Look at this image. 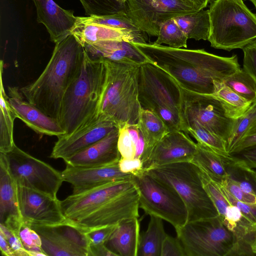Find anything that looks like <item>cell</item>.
I'll return each mask as SVG.
<instances>
[{
  "label": "cell",
  "instance_id": "cell-45",
  "mask_svg": "<svg viewBox=\"0 0 256 256\" xmlns=\"http://www.w3.org/2000/svg\"><path fill=\"white\" fill-rule=\"evenodd\" d=\"M220 184L224 186L238 200L247 204L256 206V195L243 191L228 178L222 180Z\"/></svg>",
  "mask_w": 256,
  "mask_h": 256
},
{
  "label": "cell",
  "instance_id": "cell-3",
  "mask_svg": "<svg viewBox=\"0 0 256 256\" xmlns=\"http://www.w3.org/2000/svg\"><path fill=\"white\" fill-rule=\"evenodd\" d=\"M106 73L102 58H91L85 50L79 74L64 96L59 124L68 135L97 117Z\"/></svg>",
  "mask_w": 256,
  "mask_h": 256
},
{
  "label": "cell",
  "instance_id": "cell-11",
  "mask_svg": "<svg viewBox=\"0 0 256 256\" xmlns=\"http://www.w3.org/2000/svg\"><path fill=\"white\" fill-rule=\"evenodd\" d=\"M200 170L203 186L213 202L218 216L234 236L236 244L232 256H253L250 244L256 233V224L228 200L216 182Z\"/></svg>",
  "mask_w": 256,
  "mask_h": 256
},
{
  "label": "cell",
  "instance_id": "cell-52",
  "mask_svg": "<svg viewBox=\"0 0 256 256\" xmlns=\"http://www.w3.org/2000/svg\"><path fill=\"white\" fill-rule=\"evenodd\" d=\"M0 249L2 256H16L14 251L7 240L1 232H0Z\"/></svg>",
  "mask_w": 256,
  "mask_h": 256
},
{
  "label": "cell",
  "instance_id": "cell-25",
  "mask_svg": "<svg viewBox=\"0 0 256 256\" xmlns=\"http://www.w3.org/2000/svg\"><path fill=\"white\" fill-rule=\"evenodd\" d=\"M92 58L140 64L151 62L134 44L124 40H107L84 47Z\"/></svg>",
  "mask_w": 256,
  "mask_h": 256
},
{
  "label": "cell",
  "instance_id": "cell-41",
  "mask_svg": "<svg viewBox=\"0 0 256 256\" xmlns=\"http://www.w3.org/2000/svg\"><path fill=\"white\" fill-rule=\"evenodd\" d=\"M118 147L122 158L127 159L135 158L136 144L129 133L127 124L119 128Z\"/></svg>",
  "mask_w": 256,
  "mask_h": 256
},
{
  "label": "cell",
  "instance_id": "cell-28",
  "mask_svg": "<svg viewBox=\"0 0 256 256\" xmlns=\"http://www.w3.org/2000/svg\"><path fill=\"white\" fill-rule=\"evenodd\" d=\"M196 144L197 151L190 162L216 182L220 183L227 178V164L230 155H221L199 143Z\"/></svg>",
  "mask_w": 256,
  "mask_h": 256
},
{
  "label": "cell",
  "instance_id": "cell-10",
  "mask_svg": "<svg viewBox=\"0 0 256 256\" xmlns=\"http://www.w3.org/2000/svg\"><path fill=\"white\" fill-rule=\"evenodd\" d=\"M6 154L10 173L17 186L57 198V193L64 182L62 172L26 153L16 144Z\"/></svg>",
  "mask_w": 256,
  "mask_h": 256
},
{
  "label": "cell",
  "instance_id": "cell-42",
  "mask_svg": "<svg viewBox=\"0 0 256 256\" xmlns=\"http://www.w3.org/2000/svg\"><path fill=\"white\" fill-rule=\"evenodd\" d=\"M117 224L98 227L85 230L89 241L90 248L106 245Z\"/></svg>",
  "mask_w": 256,
  "mask_h": 256
},
{
  "label": "cell",
  "instance_id": "cell-51",
  "mask_svg": "<svg viewBox=\"0 0 256 256\" xmlns=\"http://www.w3.org/2000/svg\"><path fill=\"white\" fill-rule=\"evenodd\" d=\"M90 256H117L106 245L90 248Z\"/></svg>",
  "mask_w": 256,
  "mask_h": 256
},
{
  "label": "cell",
  "instance_id": "cell-49",
  "mask_svg": "<svg viewBox=\"0 0 256 256\" xmlns=\"http://www.w3.org/2000/svg\"><path fill=\"white\" fill-rule=\"evenodd\" d=\"M256 144V120L229 153L237 152Z\"/></svg>",
  "mask_w": 256,
  "mask_h": 256
},
{
  "label": "cell",
  "instance_id": "cell-31",
  "mask_svg": "<svg viewBox=\"0 0 256 256\" xmlns=\"http://www.w3.org/2000/svg\"><path fill=\"white\" fill-rule=\"evenodd\" d=\"M137 124L144 142V148L141 157L142 161L154 146L169 131L165 124L157 115L142 108Z\"/></svg>",
  "mask_w": 256,
  "mask_h": 256
},
{
  "label": "cell",
  "instance_id": "cell-22",
  "mask_svg": "<svg viewBox=\"0 0 256 256\" xmlns=\"http://www.w3.org/2000/svg\"><path fill=\"white\" fill-rule=\"evenodd\" d=\"M119 128L87 148L64 160L66 164L78 167H98L118 162L122 156L118 147Z\"/></svg>",
  "mask_w": 256,
  "mask_h": 256
},
{
  "label": "cell",
  "instance_id": "cell-48",
  "mask_svg": "<svg viewBox=\"0 0 256 256\" xmlns=\"http://www.w3.org/2000/svg\"><path fill=\"white\" fill-rule=\"evenodd\" d=\"M229 154L242 164L250 168H256V144Z\"/></svg>",
  "mask_w": 256,
  "mask_h": 256
},
{
  "label": "cell",
  "instance_id": "cell-34",
  "mask_svg": "<svg viewBox=\"0 0 256 256\" xmlns=\"http://www.w3.org/2000/svg\"><path fill=\"white\" fill-rule=\"evenodd\" d=\"M188 38L196 40H208L210 32L208 10L204 9L196 12L174 18Z\"/></svg>",
  "mask_w": 256,
  "mask_h": 256
},
{
  "label": "cell",
  "instance_id": "cell-32",
  "mask_svg": "<svg viewBox=\"0 0 256 256\" xmlns=\"http://www.w3.org/2000/svg\"><path fill=\"white\" fill-rule=\"evenodd\" d=\"M162 219L150 215L146 230L140 236L137 256H160L166 236Z\"/></svg>",
  "mask_w": 256,
  "mask_h": 256
},
{
  "label": "cell",
  "instance_id": "cell-55",
  "mask_svg": "<svg viewBox=\"0 0 256 256\" xmlns=\"http://www.w3.org/2000/svg\"><path fill=\"white\" fill-rule=\"evenodd\" d=\"M250 0V2H251L252 4L254 5L255 8H256V0Z\"/></svg>",
  "mask_w": 256,
  "mask_h": 256
},
{
  "label": "cell",
  "instance_id": "cell-37",
  "mask_svg": "<svg viewBox=\"0 0 256 256\" xmlns=\"http://www.w3.org/2000/svg\"><path fill=\"white\" fill-rule=\"evenodd\" d=\"M157 37L154 42L155 44H166L174 48L187 47L188 38L174 18L168 20L162 24Z\"/></svg>",
  "mask_w": 256,
  "mask_h": 256
},
{
  "label": "cell",
  "instance_id": "cell-23",
  "mask_svg": "<svg viewBox=\"0 0 256 256\" xmlns=\"http://www.w3.org/2000/svg\"><path fill=\"white\" fill-rule=\"evenodd\" d=\"M22 222L17 184L10 173L6 154L0 152V224L19 234Z\"/></svg>",
  "mask_w": 256,
  "mask_h": 256
},
{
  "label": "cell",
  "instance_id": "cell-21",
  "mask_svg": "<svg viewBox=\"0 0 256 256\" xmlns=\"http://www.w3.org/2000/svg\"><path fill=\"white\" fill-rule=\"evenodd\" d=\"M8 100L16 118L36 132L58 137L65 131L56 120L27 100L16 86H8Z\"/></svg>",
  "mask_w": 256,
  "mask_h": 256
},
{
  "label": "cell",
  "instance_id": "cell-2",
  "mask_svg": "<svg viewBox=\"0 0 256 256\" xmlns=\"http://www.w3.org/2000/svg\"><path fill=\"white\" fill-rule=\"evenodd\" d=\"M84 52L75 36L68 35L56 44L49 62L38 78L20 88L27 100L58 123L64 96L80 74Z\"/></svg>",
  "mask_w": 256,
  "mask_h": 256
},
{
  "label": "cell",
  "instance_id": "cell-39",
  "mask_svg": "<svg viewBox=\"0 0 256 256\" xmlns=\"http://www.w3.org/2000/svg\"><path fill=\"white\" fill-rule=\"evenodd\" d=\"M256 120V102L252 103L241 116L234 120L230 134L226 143V148L228 154Z\"/></svg>",
  "mask_w": 256,
  "mask_h": 256
},
{
  "label": "cell",
  "instance_id": "cell-33",
  "mask_svg": "<svg viewBox=\"0 0 256 256\" xmlns=\"http://www.w3.org/2000/svg\"><path fill=\"white\" fill-rule=\"evenodd\" d=\"M212 95L221 104L226 116L235 120L241 116L252 103L242 98L223 81L214 80Z\"/></svg>",
  "mask_w": 256,
  "mask_h": 256
},
{
  "label": "cell",
  "instance_id": "cell-18",
  "mask_svg": "<svg viewBox=\"0 0 256 256\" xmlns=\"http://www.w3.org/2000/svg\"><path fill=\"white\" fill-rule=\"evenodd\" d=\"M118 126L97 116L68 135L58 137L50 157L64 160L87 148L106 136Z\"/></svg>",
  "mask_w": 256,
  "mask_h": 256
},
{
  "label": "cell",
  "instance_id": "cell-54",
  "mask_svg": "<svg viewBox=\"0 0 256 256\" xmlns=\"http://www.w3.org/2000/svg\"><path fill=\"white\" fill-rule=\"evenodd\" d=\"M250 249L254 255H256V231L254 238L250 244Z\"/></svg>",
  "mask_w": 256,
  "mask_h": 256
},
{
  "label": "cell",
  "instance_id": "cell-5",
  "mask_svg": "<svg viewBox=\"0 0 256 256\" xmlns=\"http://www.w3.org/2000/svg\"><path fill=\"white\" fill-rule=\"evenodd\" d=\"M138 90L142 108L157 115L169 132L182 131V88L171 76L152 62L140 64Z\"/></svg>",
  "mask_w": 256,
  "mask_h": 256
},
{
  "label": "cell",
  "instance_id": "cell-17",
  "mask_svg": "<svg viewBox=\"0 0 256 256\" xmlns=\"http://www.w3.org/2000/svg\"><path fill=\"white\" fill-rule=\"evenodd\" d=\"M18 205L24 222L52 225L67 221L58 198L17 186Z\"/></svg>",
  "mask_w": 256,
  "mask_h": 256
},
{
  "label": "cell",
  "instance_id": "cell-43",
  "mask_svg": "<svg viewBox=\"0 0 256 256\" xmlns=\"http://www.w3.org/2000/svg\"><path fill=\"white\" fill-rule=\"evenodd\" d=\"M243 69L246 70L256 82V40L244 46Z\"/></svg>",
  "mask_w": 256,
  "mask_h": 256
},
{
  "label": "cell",
  "instance_id": "cell-44",
  "mask_svg": "<svg viewBox=\"0 0 256 256\" xmlns=\"http://www.w3.org/2000/svg\"><path fill=\"white\" fill-rule=\"evenodd\" d=\"M217 184L228 200L236 206L252 222L256 224V206L247 204L238 200L224 186L220 183Z\"/></svg>",
  "mask_w": 256,
  "mask_h": 256
},
{
  "label": "cell",
  "instance_id": "cell-40",
  "mask_svg": "<svg viewBox=\"0 0 256 256\" xmlns=\"http://www.w3.org/2000/svg\"><path fill=\"white\" fill-rule=\"evenodd\" d=\"M19 236L30 256H46L42 248V242L39 234L28 224L23 222Z\"/></svg>",
  "mask_w": 256,
  "mask_h": 256
},
{
  "label": "cell",
  "instance_id": "cell-14",
  "mask_svg": "<svg viewBox=\"0 0 256 256\" xmlns=\"http://www.w3.org/2000/svg\"><path fill=\"white\" fill-rule=\"evenodd\" d=\"M27 224L39 234L46 256H90L85 231L73 223L67 220L52 225Z\"/></svg>",
  "mask_w": 256,
  "mask_h": 256
},
{
  "label": "cell",
  "instance_id": "cell-53",
  "mask_svg": "<svg viewBox=\"0 0 256 256\" xmlns=\"http://www.w3.org/2000/svg\"><path fill=\"white\" fill-rule=\"evenodd\" d=\"M196 8L198 10L206 8L212 0H184Z\"/></svg>",
  "mask_w": 256,
  "mask_h": 256
},
{
  "label": "cell",
  "instance_id": "cell-56",
  "mask_svg": "<svg viewBox=\"0 0 256 256\" xmlns=\"http://www.w3.org/2000/svg\"><path fill=\"white\" fill-rule=\"evenodd\" d=\"M254 171H255L256 174V168L254 169Z\"/></svg>",
  "mask_w": 256,
  "mask_h": 256
},
{
  "label": "cell",
  "instance_id": "cell-46",
  "mask_svg": "<svg viewBox=\"0 0 256 256\" xmlns=\"http://www.w3.org/2000/svg\"><path fill=\"white\" fill-rule=\"evenodd\" d=\"M160 256H186V254L178 238L167 235L162 244Z\"/></svg>",
  "mask_w": 256,
  "mask_h": 256
},
{
  "label": "cell",
  "instance_id": "cell-6",
  "mask_svg": "<svg viewBox=\"0 0 256 256\" xmlns=\"http://www.w3.org/2000/svg\"><path fill=\"white\" fill-rule=\"evenodd\" d=\"M208 10L212 47L230 52L256 40V14L243 0H212Z\"/></svg>",
  "mask_w": 256,
  "mask_h": 256
},
{
  "label": "cell",
  "instance_id": "cell-9",
  "mask_svg": "<svg viewBox=\"0 0 256 256\" xmlns=\"http://www.w3.org/2000/svg\"><path fill=\"white\" fill-rule=\"evenodd\" d=\"M176 231L186 256H232L236 240L218 216L187 222Z\"/></svg>",
  "mask_w": 256,
  "mask_h": 256
},
{
  "label": "cell",
  "instance_id": "cell-30",
  "mask_svg": "<svg viewBox=\"0 0 256 256\" xmlns=\"http://www.w3.org/2000/svg\"><path fill=\"white\" fill-rule=\"evenodd\" d=\"M84 21L95 23L122 31L134 43H146L145 32L140 30L128 16L126 11L114 14L81 17Z\"/></svg>",
  "mask_w": 256,
  "mask_h": 256
},
{
  "label": "cell",
  "instance_id": "cell-19",
  "mask_svg": "<svg viewBox=\"0 0 256 256\" xmlns=\"http://www.w3.org/2000/svg\"><path fill=\"white\" fill-rule=\"evenodd\" d=\"M196 151V143L184 132H169L154 146L142 161V170L172 163L191 162Z\"/></svg>",
  "mask_w": 256,
  "mask_h": 256
},
{
  "label": "cell",
  "instance_id": "cell-50",
  "mask_svg": "<svg viewBox=\"0 0 256 256\" xmlns=\"http://www.w3.org/2000/svg\"><path fill=\"white\" fill-rule=\"evenodd\" d=\"M120 170L124 173L136 174L142 170V162L140 158L127 159L121 158L118 162Z\"/></svg>",
  "mask_w": 256,
  "mask_h": 256
},
{
  "label": "cell",
  "instance_id": "cell-13",
  "mask_svg": "<svg viewBox=\"0 0 256 256\" xmlns=\"http://www.w3.org/2000/svg\"><path fill=\"white\" fill-rule=\"evenodd\" d=\"M126 12L142 32L157 36L162 24L176 16L198 11L184 0H126Z\"/></svg>",
  "mask_w": 256,
  "mask_h": 256
},
{
  "label": "cell",
  "instance_id": "cell-29",
  "mask_svg": "<svg viewBox=\"0 0 256 256\" xmlns=\"http://www.w3.org/2000/svg\"><path fill=\"white\" fill-rule=\"evenodd\" d=\"M4 62H0V152L7 154L13 148L14 122L16 118L8 100L2 81Z\"/></svg>",
  "mask_w": 256,
  "mask_h": 256
},
{
  "label": "cell",
  "instance_id": "cell-15",
  "mask_svg": "<svg viewBox=\"0 0 256 256\" xmlns=\"http://www.w3.org/2000/svg\"><path fill=\"white\" fill-rule=\"evenodd\" d=\"M134 186L132 178L110 182L79 194H72L60 200L62 213L67 220H76Z\"/></svg>",
  "mask_w": 256,
  "mask_h": 256
},
{
  "label": "cell",
  "instance_id": "cell-35",
  "mask_svg": "<svg viewBox=\"0 0 256 256\" xmlns=\"http://www.w3.org/2000/svg\"><path fill=\"white\" fill-rule=\"evenodd\" d=\"M224 82L244 98L256 102V82L242 68L227 77Z\"/></svg>",
  "mask_w": 256,
  "mask_h": 256
},
{
  "label": "cell",
  "instance_id": "cell-38",
  "mask_svg": "<svg viewBox=\"0 0 256 256\" xmlns=\"http://www.w3.org/2000/svg\"><path fill=\"white\" fill-rule=\"evenodd\" d=\"M88 16H102L126 11V0H79Z\"/></svg>",
  "mask_w": 256,
  "mask_h": 256
},
{
  "label": "cell",
  "instance_id": "cell-4",
  "mask_svg": "<svg viewBox=\"0 0 256 256\" xmlns=\"http://www.w3.org/2000/svg\"><path fill=\"white\" fill-rule=\"evenodd\" d=\"M104 60L106 78L97 116L116 123L119 128L136 124L141 108L138 90L140 64Z\"/></svg>",
  "mask_w": 256,
  "mask_h": 256
},
{
  "label": "cell",
  "instance_id": "cell-7",
  "mask_svg": "<svg viewBox=\"0 0 256 256\" xmlns=\"http://www.w3.org/2000/svg\"><path fill=\"white\" fill-rule=\"evenodd\" d=\"M144 171L176 190L186 207L187 222L218 216L203 186L200 169L192 162L164 164Z\"/></svg>",
  "mask_w": 256,
  "mask_h": 256
},
{
  "label": "cell",
  "instance_id": "cell-12",
  "mask_svg": "<svg viewBox=\"0 0 256 256\" xmlns=\"http://www.w3.org/2000/svg\"><path fill=\"white\" fill-rule=\"evenodd\" d=\"M182 131L197 124L218 136L227 143L234 120L228 117L220 102L212 94L191 92L182 88Z\"/></svg>",
  "mask_w": 256,
  "mask_h": 256
},
{
  "label": "cell",
  "instance_id": "cell-16",
  "mask_svg": "<svg viewBox=\"0 0 256 256\" xmlns=\"http://www.w3.org/2000/svg\"><path fill=\"white\" fill-rule=\"evenodd\" d=\"M139 208V194L135 186L88 214L76 220L69 222L86 230L117 224L125 219L138 218Z\"/></svg>",
  "mask_w": 256,
  "mask_h": 256
},
{
  "label": "cell",
  "instance_id": "cell-26",
  "mask_svg": "<svg viewBox=\"0 0 256 256\" xmlns=\"http://www.w3.org/2000/svg\"><path fill=\"white\" fill-rule=\"evenodd\" d=\"M140 236L138 218L125 219L117 224L106 246L117 256H137Z\"/></svg>",
  "mask_w": 256,
  "mask_h": 256
},
{
  "label": "cell",
  "instance_id": "cell-24",
  "mask_svg": "<svg viewBox=\"0 0 256 256\" xmlns=\"http://www.w3.org/2000/svg\"><path fill=\"white\" fill-rule=\"evenodd\" d=\"M38 23L43 24L56 44L71 34L76 20L74 11L60 7L53 0H32Z\"/></svg>",
  "mask_w": 256,
  "mask_h": 256
},
{
  "label": "cell",
  "instance_id": "cell-47",
  "mask_svg": "<svg viewBox=\"0 0 256 256\" xmlns=\"http://www.w3.org/2000/svg\"><path fill=\"white\" fill-rule=\"evenodd\" d=\"M0 232L2 233L7 240L16 256H30L24 246L18 234L2 224H0Z\"/></svg>",
  "mask_w": 256,
  "mask_h": 256
},
{
  "label": "cell",
  "instance_id": "cell-20",
  "mask_svg": "<svg viewBox=\"0 0 256 256\" xmlns=\"http://www.w3.org/2000/svg\"><path fill=\"white\" fill-rule=\"evenodd\" d=\"M118 162L98 167H78L66 164L62 174L64 182L72 185V194H79L110 182L132 179V174L120 170Z\"/></svg>",
  "mask_w": 256,
  "mask_h": 256
},
{
  "label": "cell",
  "instance_id": "cell-8",
  "mask_svg": "<svg viewBox=\"0 0 256 256\" xmlns=\"http://www.w3.org/2000/svg\"><path fill=\"white\" fill-rule=\"evenodd\" d=\"M132 180L139 194V207L146 214L168 222L175 230L187 222L186 207L172 186L144 170L133 175Z\"/></svg>",
  "mask_w": 256,
  "mask_h": 256
},
{
  "label": "cell",
  "instance_id": "cell-1",
  "mask_svg": "<svg viewBox=\"0 0 256 256\" xmlns=\"http://www.w3.org/2000/svg\"><path fill=\"white\" fill-rule=\"evenodd\" d=\"M134 44L182 88L195 93L212 94L214 80L224 81L241 68L236 54L224 57L204 49L174 48L147 42Z\"/></svg>",
  "mask_w": 256,
  "mask_h": 256
},
{
  "label": "cell",
  "instance_id": "cell-27",
  "mask_svg": "<svg viewBox=\"0 0 256 256\" xmlns=\"http://www.w3.org/2000/svg\"><path fill=\"white\" fill-rule=\"evenodd\" d=\"M71 34L84 47L100 41L107 40H124L131 42L130 39L122 31L84 21L80 16H77L76 23Z\"/></svg>",
  "mask_w": 256,
  "mask_h": 256
},
{
  "label": "cell",
  "instance_id": "cell-36",
  "mask_svg": "<svg viewBox=\"0 0 256 256\" xmlns=\"http://www.w3.org/2000/svg\"><path fill=\"white\" fill-rule=\"evenodd\" d=\"M184 132L192 135L199 143L210 149L215 152L223 155H230L227 151L226 142L203 126L194 124L184 130Z\"/></svg>",
  "mask_w": 256,
  "mask_h": 256
}]
</instances>
